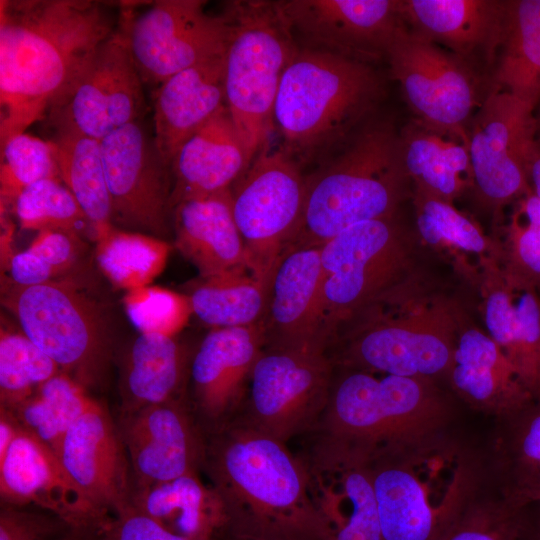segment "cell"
Masks as SVG:
<instances>
[{
	"instance_id": "6da1fadb",
	"label": "cell",
	"mask_w": 540,
	"mask_h": 540,
	"mask_svg": "<svg viewBox=\"0 0 540 540\" xmlns=\"http://www.w3.org/2000/svg\"><path fill=\"white\" fill-rule=\"evenodd\" d=\"M0 143L45 118L117 29L120 4L0 1Z\"/></svg>"
},
{
	"instance_id": "7a4b0ae2",
	"label": "cell",
	"mask_w": 540,
	"mask_h": 540,
	"mask_svg": "<svg viewBox=\"0 0 540 540\" xmlns=\"http://www.w3.org/2000/svg\"><path fill=\"white\" fill-rule=\"evenodd\" d=\"M205 437L202 468L222 502L228 536L331 540L305 467L285 442L238 420Z\"/></svg>"
},
{
	"instance_id": "3957f363",
	"label": "cell",
	"mask_w": 540,
	"mask_h": 540,
	"mask_svg": "<svg viewBox=\"0 0 540 540\" xmlns=\"http://www.w3.org/2000/svg\"><path fill=\"white\" fill-rule=\"evenodd\" d=\"M368 460L383 540H439L480 494L478 457L445 431Z\"/></svg>"
},
{
	"instance_id": "277c9868",
	"label": "cell",
	"mask_w": 540,
	"mask_h": 540,
	"mask_svg": "<svg viewBox=\"0 0 540 540\" xmlns=\"http://www.w3.org/2000/svg\"><path fill=\"white\" fill-rule=\"evenodd\" d=\"M345 368L311 431L370 459L445 431L451 407L434 380Z\"/></svg>"
},
{
	"instance_id": "5b68a950",
	"label": "cell",
	"mask_w": 540,
	"mask_h": 540,
	"mask_svg": "<svg viewBox=\"0 0 540 540\" xmlns=\"http://www.w3.org/2000/svg\"><path fill=\"white\" fill-rule=\"evenodd\" d=\"M382 92L381 79L369 63L298 48L282 75L274 106L282 149L299 164L325 152L375 108Z\"/></svg>"
},
{
	"instance_id": "8992f818",
	"label": "cell",
	"mask_w": 540,
	"mask_h": 540,
	"mask_svg": "<svg viewBox=\"0 0 540 540\" xmlns=\"http://www.w3.org/2000/svg\"><path fill=\"white\" fill-rule=\"evenodd\" d=\"M409 183L399 134L386 124L363 129L306 177L302 221L292 245L322 246L353 225L395 217Z\"/></svg>"
},
{
	"instance_id": "52a82bcc",
	"label": "cell",
	"mask_w": 540,
	"mask_h": 540,
	"mask_svg": "<svg viewBox=\"0 0 540 540\" xmlns=\"http://www.w3.org/2000/svg\"><path fill=\"white\" fill-rule=\"evenodd\" d=\"M403 291L340 327L327 347L334 366L434 380L446 376L460 329L445 301Z\"/></svg>"
},
{
	"instance_id": "ba28073f",
	"label": "cell",
	"mask_w": 540,
	"mask_h": 540,
	"mask_svg": "<svg viewBox=\"0 0 540 540\" xmlns=\"http://www.w3.org/2000/svg\"><path fill=\"white\" fill-rule=\"evenodd\" d=\"M223 13L226 106L252 162L269 143L282 75L298 47L276 2L233 1Z\"/></svg>"
},
{
	"instance_id": "9c48e42d",
	"label": "cell",
	"mask_w": 540,
	"mask_h": 540,
	"mask_svg": "<svg viewBox=\"0 0 540 540\" xmlns=\"http://www.w3.org/2000/svg\"><path fill=\"white\" fill-rule=\"evenodd\" d=\"M1 300L21 331L62 372L86 389L103 383L112 359L113 335L108 311L100 301L76 283L57 279L34 286L10 281Z\"/></svg>"
},
{
	"instance_id": "30bf717a",
	"label": "cell",
	"mask_w": 540,
	"mask_h": 540,
	"mask_svg": "<svg viewBox=\"0 0 540 540\" xmlns=\"http://www.w3.org/2000/svg\"><path fill=\"white\" fill-rule=\"evenodd\" d=\"M327 347L337 330L403 290L410 244L395 217L353 225L321 246Z\"/></svg>"
},
{
	"instance_id": "8fae6325",
	"label": "cell",
	"mask_w": 540,
	"mask_h": 540,
	"mask_svg": "<svg viewBox=\"0 0 540 540\" xmlns=\"http://www.w3.org/2000/svg\"><path fill=\"white\" fill-rule=\"evenodd\" d=\"M120 4L119 29L144 85L155 90L173 75L225 53L229 25L206 1Z\"/></svg>"
},
{
	"instance_id": "7c38bea8",
	"label": "cell",
	"mask_w": 540,
	"mask_h": 540,
	"mask_svg": "<svg viewBox=\"0 0 540 540\" xmlns=\"http://www.w3.org/2000/svg\"><path fill=\"white\" fill-rule=\"evenodd\" d=\"M233 214L250 272L269 286L283 253L295 241L303 216L306 177L300 164L269 143L231 188Z\"/></svg>"
},
{
	"instance_id": "4fadbf2b",
	"label": "cell",
	"mask_w": 540,
	"mask_h": 540,
	"mask_svg": "<svg viewBox=\"0 0 540 540\" xmlns=\"http://www.w3.org/2000/svg\"><path fill=\"white\" fill-rule=\"evenodd\" d=\"M334 369L323 349L264 348L235 420L285 443L311 431L326 407Z\"/></svg>"
},
{
	"instance_id": "5bb4252c",
	"label": "cell",
	"mask_w": 540,
	"mask_h": 540,
	"mask_svg": "<svg viewBox=\"0 0 540 540\" xmlns=\"http://www.w3.org/2000/svg\"><path fill=\"white\" fill-rule=\"evenodd\" d=\"M385 58L391 77L424 128L467 145L477 107L475 79L466 62L411 30H396Z\"/></svg>"
},
{
	"instance_id": "9a60e30c",
	"label": "cell",
	"mask_w": 540,
	"mask_h": 540,
	"mask_svg": "<svg viewBox=\"0 0 540 540\" xmlns=\"http://www.w3.org/2000/svg\"><path fill=\"white\" fill-rule=\"evenodd\" d=\"M143 85L118 24L45 117L54 135L101 141L141 119L146 110Z\"/></svg>"
},
{
	"instance_id": "2e32d148",
	"label": "cell",
	"mask_w": 540,
	"mask_h": 540,
	"mask_svg": "<svg viewBox=\"0 0 540 540\" xmlns=\"http://www.w3.org/2000/svg\"><path fill=\"white\" fill-rule=\"evenodd\" d=\"M535 107L494 89L468 127L472 188L496 211L529 189L528 165L537 145Z\"/></svg>"
},
{
	"instance_id": "e0dca14e",
	"label": "cell",
	"mask_w": 540,
	"mask_h": 540,
	"mask_svg": "<svg viewBox=\"0 0 540 540\" xmlns=\"http://www.w3.org/2000/svg\"><path fill=\"white\" fill-rule=\"evenodd\" d=\"M112 224L164 239L170 232L173 177L141 119L100 141Z\"/></svg>"
},
{
	"instance_id": "ac0fdd59",
	"label": "cell",
	"mask_w": 540,
	"mask_h": 540,
	"mask_svg": "<svg viewBox=\"0 0 540 540\" xmlns=\"http://www.w3.org/2000/svg\"><path fill=\"white\" fill-rule=\"evenodd\" d=\"M276 5L307 48L365 63L385 57L404 22L400 0H287Z\"/></svg>"
},
{
	"instance_id": "d6986e66",
	"label": "cell",
	"mask_w": 540,
	"mask_h": 540,
	"mask_svg": "<svg viewBox=\"0 0 540 540\" xmlns=\"http://www.w3.org/2000/svg\"><path fill=\"white\" fill-rule=\"evenodd\" d=\"M301 458L331 540H383L369 460L318 436Z\"/></svg>"
},
{
	"instance_id": "ffe728a7",
	"label": "cell",
	"mask_w": 540,
	"mask_h": 540,
	"mask_svg": "<svg viewBox=\"0 0 540 540\" xmlns=\"http://www.w3.org/2000/svg\"><path fill=\"white\" fill-rule=\"evenodd\" d=\"M264 345L262 323L211 329L200 343L189 368L190 410L205 435L237 418Z\"/></svg>"
},
{
	"instance_id": "44dd1931",
	"label": "cell",
	"mask_w": 540,
	"mask_h": 540,
	"mask_svg": "<svg viewBox=\"0 0 540 540\" xmlns=\"http://www.w3.org/2000/svg\"><path fill=\"white\" fill-rule=\"evenodd\" d=\"M118 430L129 457L133 489L202 468L206 437L185 400L122 413Z\"/></svg>"
},
{
	"instance_id": "7402d4cb",
	"label": "cell",
	"mask_w": 540,
	"mask_h": 540,
	"mask_svg": "<svg viewBox=\"0 0 540 540\" xmlns=\"http://www.w3.org/2000/svg\"><path fill=\"white\" fill-rule=\"evenodd\" d=\"M58 457L91 506L94 525L130 504L129 457L118 426L101 402L95 400L70 428Z\"/></svg>"
},
{
	"instance_id": "603a6c76",
	"label": "cell",
	"mask_w": 540,
	"mask_h": 540,
	"mask_svg": "<svg viewBox=\"0 0 540 540\" xmlns=\"http://www.w3.org/2000/svg\"><path fill=\"white\" fill-rule=\"evenodd\" d=\"M323 285L321 246L291 245L269 282L264 348L326 351Z\"/></svg>"
},
{
	"instance_id": "cb8c5ba5",
	"label": "cell",
	"mask_w": 540,
	"mask_h": 540,
	"mask_svg": "<svg viewBox=\"0 0 540 540\" xmlns=\"http://www.w3.org/2000/svg\"><path fill=\"white\" fill-rule=\"evenodd\" d=\"M486 333L509 360L534 400L540 399V297L536 287L500 266L481 261Z\"/></svg>"
},
{
	"instance_id": "d4e9b609",
	"label": "cell",
	"mask_w": 540,
	"mask_h": 540,
	"mask_svg": "<svg viewBox=\"0 0 540 540\" xmlns=\"http://www.w3.org/2000/svg\"><path fill=\"white\" fill-rule=\"evenodd\" d=\"M1 503L51 512L73 529L96 523L95 514L58 455L22 427L0 461Z\"/></svg>"
},
{
	"instance_id": "484cf974",
	"label": "cell",
	"mask_w": 540,
	"mask_h": 540,
	"mask_svg": "<svg viewBox=\"0 0 540 540\" xmlns=\"http://www.w3.org/2000/svg\"><path fill=\"white\" fill-rule=\"evenodd\" d=\"M153 140L172 163L183 144L226 106L225 53L183 70L154 91Z\"/></svg>"
},
{
	"instance_id": "4316f807",
	"label": "cell",
	"mask_w": 540,
	"mask_h": 540,
	"mask_svg": "<svg viewBox=\"0 0 540 540\" xmlns=\"http://www.w3.org/2000/svg\"><path fill=\"white\" fill-rule=\"evenodd\" d=\"M445 377L462 400L498 419L534 400L499 346L476 327H460Z\"/></svg>"
},
{
	"instance_id": "83f0119b",
	"label": "cell",
	"mask_w": 540,
	"mask_h": 540,
	"mask_svg": "<svg viewBox=\"0 0 540 540\" xmlns=\"http://www.w3.org/2000/svg\"><path fill=\"white\" fill-rule=\"evenodd\" d=\"M172 217L175 246L198 269L201 279L250 272L231 189L182 201Z\"/></svg>"
},
{
	"instance_id": "f1b7e54d",
	"label": "cell",
	"mask_w": 540,
	"mask_h": 540,
	"mask_svg": "<svg viewBox=\"0 0 540 540\" xmlns=\"http://www.w3.org/2000/svg\"><path fill=\"white\" fill-rule=\"evenodd\" d=\"M507 1L400 0L404 23L458 57L480 54L491 63L499 51Z\"/></svg>"
},
{
	"instance_id": "f546056e",
	"label": "cell",
	"mask_w": 540,
	"mask_h": 540,
	"mask_svg": "<svg viewBox=\"0 0 540 540\" xmlns=\"http://www.w3.org/2000/svg\"><path fill=\"white\" fill-rule=\"evenodd\" d=\"M251 161L227 107L188 139L172 163L171 210L185 200L231 189Z\"/></svg>"
},
{
	"instance_id": "4dcf8cb0",
	"label": "cell",
	"mask_w": 540,
	"mask_h": 540,
	"mask_svg": "<svg viewBox=\"0 0 540 540\" xmlns=\"http://www.w3.org/2000/svg\"><path fill=\"white\" fill-rule=\"evenodd\" d=\"M130 503L168 531L190 540H222L227 535L222 502L198 472L133 489Z\"/></svg>"
},
{
	"instance_id": "1f68e13d",
	"label": "cell",
	"mask_w": 540,
	"mask_h": 540,
	"mask_svg": "<svg viewBox=\"0 0 540 540\" xmlns=\"http://www.w3.org/2000/svg\"><path fill=\"white\" fill-rule=\"evenodd\" d=\"M189 368L188 352L175 337L139 334L121 365L123 413L185 400Z\"/></svg>"
},
{
	"instance_id": "d6a6232c",
	"label": "cell",
	"mask_w": 540,
	"mask_h": 540,
	"mask_svg": "<svg viewBox=\"0 0 540 540\" xmlns=\"http://www.w3.org/2000/svg\"><path fill=\"white\" fill-rule=\"evenodd\" d=\"M403 166L414 190L453 203L472 187L468 147L413 121L399 134Z\"/></svg>"
},
{
	"instance_id": "836d02e7",
	"label": "cell",
	"mask_w": 540,
	"mask_h": 540,
	"mask_svg": "<svg viewBox=\"0 0 540 540\" xmlns=\"http://www.w3.org/2000/svg\"><path fill=\"white\" fill-rule=\"evenodd\" d=\"M494 444L500 494L518 504H540V399L499 419Z\"/></svg>"
},
{
	"instance_id": "e575fe53",
	"label": "cell",
	"mask_w": 540,
	"mask_h": 540,
	"mask_svg": "<svg viewBox=\"0 0 540 540\" xmlns=\"http://www.w3.org/2000/svg\"><path fill=\"white\" fill-rule=\"evenodd\" d=\"M495 88L534 107L540 98V0L507 1Z\"/></svg>"
},
{
	"instance_id": "d590c367",
	"label": "cell",
	"mask_w": 540,
	"mask_h": 540,
	"mask_svg": "<svg viewBox=\"0 0 540 540\" xmlns=\"http://www.w3.org/2000/svg\"><path fill=\"white\" fill-rule=\"evenodd\" d=\"M59 176L87 216L95 235L112 226L109 191L100 141L73 134H55Z\"/></svg>"
},
{
	"instance_id": "8d00e7d4",
	"label": "cell",
	"mask_w": 540,
	"mask_h": 540,
	"mask_svg": "<svg viewBox=\"0 0 540 540\" xmlns=\"http://www.w3.org/2000/svg\"><path fill=\"white\" fill-rule=\"evenodd\" d=\"M268 286L251 272L202 279L189 295L193 315L212 329L262 323Z\"/></svg>"
},
{
	"instance_id": "74e56055",
	"label": "cell",
	"mask_w": 540,
	"mask_h": 540,
	"mask_svg": "<svg viewBox=\"0 0 540 540\" xmlns=\"http://www.w3.org/2000/svg\"><path fill=\"white\" fill-rule=\"evenodd\" d=\"M95 239L101 272L114 287L126 292L149 286L164 270L172 249L164 239L114 225Z\"/></svg>"
},
{
	"instance_id": "f35d334b",
	"label": "cell",
	"mask_w": 540,
	"mask_h": 540,
	"mask_svg": "<svg viewBox=\"0 0 540 540\" xmlns=\"http://www.w3.org/2000/svg\"><path fill=\"white\" fill-rule=\"evenodd\" d=\"M94 401L85 387L61 371L10 411L23 429L58 455L67 432Z\"/></svg>"
},
{
	"instance_id": "ab89813d",
	"label": "cell",
	"mask_w": 540,
	"mask_h": 540,
	"mask_svg": "<svg viewBox=\"0 0 540 540\" xmlns=\"http://www.w3.org/2000/svg\"><path fill=\"white\" fill-rule=\"evenodd\" d=\"M413 204L417 232L426 244L458 256L477 255L480 262L495 255L479 226L453 203L414 190Z\"/></svg>"
},
{
	"instance_id": "60d3db41",
	"label": "cell",
	"mask_w": 540,
	"mask_h": 540,
	"mask_svg": "<svg viewBox=\"0 0 540 540\" xmlns=\"http://www.w3.org/2000/svg\"><path fill=\"white\" fill-rule=\"evenodd\" d=\"M59 372L57 363L22 331L1 328L0 407L15 408Z\"/></svg>"
},
{
	"instance_id": "b9f144b4",
	"label": "cell",
	"mask_w": 540,
	"mask_h": 540,
	"mask_svg": "<svg viewBox=\"0 0 540 540\" xmlns=\"http://www.w3.org/2000/svg\"><path fill=\"white\" fill-rule=\"evenodd\" d=\"M14 204L20 226L25 230L78 234L81 227L90 224L76 198L60 179H45L28 186Z\"/></svg>"
},
{
	"instance_id": "7bdbcfd3",
	"label": "cell",
	"mask_w": 540,
	"mask_h": 540,
	"mask_svg": "<svg viewBox=\"0 0 540 540\" xmlns=\"http://www.w3.org/2000/svg\"><path fill=\"white\" fill-rule=\"evenodd\" d=\"M60 179L53 142L27 133L1 145V197L14 201L28 186L45 179ZM61 180V179H60Z\"/></svg>"
},
{
	"instance_id": "ee69618b",
	"label": "cell",
	"mask_w": 540,
	"mask_h": 540,
	"mask_svg": "<svg viewBox=\"0 0 540 540\" xmlns=\"http://www.w3.org/2000/svg\"><path fill=\"white\" fill-rule=\"evenodd\" d=\"M527 510L501 494L480 493L439 540H520Z\"/></svg>"
},
{
	"instance_id": "f6af8a7d",
	"label": "cell",
	"mask_w": 540,
	"mask_h": 540,
	"mask_svg": "<svg viewBox=\"0 0 540 540\" xmlns=\"http://www.w3.org/2000/svg\"><path fill=\"white\" fill-rule=\"evenodd\" d=\"M503 247V267L535 287L540 284V201L530 188L514 202Z\"/></svg>"
},
{
	"instance_id": "bcb514c9",
	"label": "cell",
	"mask_w": 540,
	"mask_h": 540,
	"mask_svg": "<svg viewBox=\"0 0 540 540\" xmlns=\"http://www.w3.org/2000/svg\"><path fill=\"white\" fill-rule=\"evenodd\" d=\"M123 305L130 322L140 334L175 337L193 315L188 294L159 286L127 291Z\"/></svg>"
},
{
	"instance_id": "7dc6e473",
	"label": "cell",
	"mask_w": 540,
	"mask_h": 540,
	"mask_svg": "<svg viewBox=\"0 0 540 540\" xmlns=\"http://www.w3.org/2000/svg\"><path fill=\"white\" fill-rule=\"evenodd\" d=\"M66 529L73 527L51 512L1 504L0 540H68Z\"/></svg>"
},
{
	"instance_id": "c3c4849f",
	"label": "cell",
	"mask_w": 540,
	"mask_h": 540,
	"mask_svg": "<svg viewBox=\"0 0 540 540\" xmlns=\"http://www.w3.org/2000/svg\"><path fill=\"white\" fill-rule=\"evenodd\" d=\"M87 530L93 531L89 540H190L168 531L131 503Z\"/></svg>"
},
{
	"instance_id": "681fc988",
	"label": "cell",
	"mask_w": 540,
	"mask_h": 540,
	"mask_svg": "<svg viewBox=\"0 0 540 540\" xmlns=\"http://www.w3.org/2000/svg\"><path fill=\"white\" fill-rule=\"evenodd\" d=\"M81 244L77 233L43 230L38 232L27 249L37 257L55 279L76 261Z\"/></svg>"
},
{
	"instance_id": "f907efd6",
	"label": "cell",
	"mask_w": 540,
	"mask_h": 540,
	"mask_svg": "<svg viewBox=\"0 0 540 540\" xmlns=\"http://www.w3.org/2000/svg\"><path fill=\"white\" fill-rule=\"evenodd\" d=\"M520 540H540V504L528 506Z\"/></svg>"
},
{
	"instance_id": "816d5d0a",
	"label": "cell",
	"mask_w": 540,
	"mask_h": 540,
	"mask_svg": "<svg viewBox=\"0 0 540 540\" xmlns=\"http://www.w3.org/2000/svg\"><path fill=\"white\" fill-rule=\"evenodd\" d=\"M528 184L532 193L540 201V143L538 142L528 165Z\"/></svg>"
},
{
	"instance_id": "f5cc1de1",
	"label": "cell",
	"mask_w": 540,
	"mask_h": 540,
	"mask_svg": "<svg viewBox=\"0 0 540 540\" xmlns=\"http://www.w3.org/2000/svg\"><path fill=\"white\" fill-rule=\"evenodd\" d=\"M534 117L536 122V139L540 143V98L535 106Z\"/></svg>"
},
{
	"instance_id": "db71d44e",
	"label": "cell",
	"mask_w": 540,
	"mask_h": 540,
	"mask_svg": "<svg viewBox=\"0 0 540 540\" xmlns=\"http://www.w3.org/2000/svg\"><path fill=\"white\" fill-rule=\"evenodd\" d=\"M223 540H245V539H241V538H236V537H232V536H228L226 535Z\"/></svg>"
},
{
	"instance_id": "11a10c76",
	"label": "cell",
	"mask_w": 540,
	"mask_h": 540,
	"mask_svg": "<svg viewBox=\"0 0 540 540\" xmlns=\"http://www.w3.org/2000/svg\"><path fill=\"white\" fill-rule=\"evenodd\" d=\"M70 540H76V539L73 538V539H70ZM81 540H83V539H81Z\"/></svg>"
},
{
	"instance_id": "9f6ffc18",
	"label": "cell",
	"mask_w": 540,
	"mask_h": 540,
	"mask_svg": "<svg viewBox=\"0 0 540 540\" xmlns=\"http://www.w3.org/2000/svg\"><path fill=\"white\" fill-rule=\"evenodd\" d=\"M68 540H70V537L68 538Z\"/></svg>"
}]
</instances>
